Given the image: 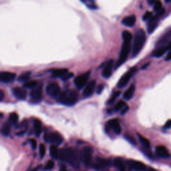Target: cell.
Here are the masks:
<instances>
[{
    "mask_svg": "<svg viewBox=\"0 0 171 171\" xmlns=\"http://www.w3.org/2000/svg\"><path fill=\"white\" fill-rule=\"evenodd\" d=\"M166 46H167V48H168L169 50H171V42H170L169 43V44H168Z\"/></svg>",
    "mask_w": 171,
    "mask_h": 171,
    "instance_id": "obj_49",
    "label": "cell"
},
{
    "mask_svg": "<svg viewBox=\"0 0 171 171\" xmlns=\"http://www.w3.org/2000/svg\"><path fill=\"white\" fill-rule=\"evenodd\" d=\"M135 85L132 84L125 91L123 94V98L127 100H129L131 98H132V97L134 94V92H135Z\"/></svg>",
    "mask_w": 171,
    "mask_h": 171,
    "instance_id": "obj_21",
    "label": "cell"
},
{
    "mask_svg": "<svg viewBox=\"0 0 171 171\" xmlns=\"http://www.w3.org/2000/svg\"><path fill=\"white\" fill-rule=\"evenodd\" d=\"M10 129H11V125L9 123H5L2 127V134L3 136H7L10 134Z\"/></svg>",
    "mask_w": 171,
    "mask_h": 171,
    "instance_id": "obj_27",
    "label": "cell"
},
{
    "mask_svg": "<svg viewBox=\"0 0 171 171\" xmlns=\"http://www.w3.org/2000/svg\"><path fill=\"white\" fill-rule=\"evenodd\" d=\"M50 156L54 158V159H56V160L59 159V150L56 145L53 144L50 146Z\"/></svg>",
    "mask_w": 171,
    "mask_h": 171,
    "instance_id": "obj_25",
    "label": "cell"
},
{
    "mask_svg": "<svg viewBox=\"0 0 171 171\" xmlns=\"http://www.w3.org/2000/svg\"><path fill=\"white\" fill-rule=\"evenodd\" d=\"M104 85L99 84L96 88V93L98 94H101L102 92L104 90Z\"/></svg>",
    "mask_w": 171,
    "mask_h": 171,
    "instance_id": "obj_41",
    "label": "cell"
},
{
    "mask_svg": "<svg viewBox=\"0 0 171 171\" xmlns=\"http://www.w3.org/2000/svg\"><path fill=\"white\" fill-rule=\"evenodd\" d=\"M34 130H35V136H39L42 132L41 122H40L38 119H35L34 122Z\"/></svg>",
    "mask_w": 171,
    "mask_h": 171,
    "instance_id": "obj_24",
    "label": "cell"
},
{
    "mask_svg": "<svg viewBox=\"0 0 171 171\" xmlns=\"http://www.w3.org/2000/svg\"><path fill=\"white\" fill-rule=\"evenodd\" d=\"M113 164L118 170L120 171H124L126 170V166L121 158H115L113 161Z\"/></svg>",
    "mask_w": 171,
    "mask_h": 171,
    "instance_id": "obj_22",
    "label": "cell"
},
{
    "mask_svg": "<svg viewBox=\"0 0 171 171\" xmlns=\"http://www.w3.org/2000/svg\"><path fill=\"white\" fill-rule=\"evenodd\" d=\"M23 133H24V132H18L17 133V135L18 136H21V135H23Z\"/></svg>",
    "mask_w": 171,
    "mask_h": 171,
    "instance_id": "obj_51",
    "label": "cell"
},
{
    "mask_svg": "<svg viewBox=\"0 0 171 171\" xmlns=\"http://www.w3.org/2000/svg\"><path fill=\"white\" fill-rule=\"evenodd\" d=\"M152 17V12L146 11L144 14V15H143V18H142V19H143L144 21H146V20H149Z\"/></svg>",
    "mask_w": 171,
    "mask_h": 171,
    "instance_id": "obj_40",
    "label": "cell"
},
{
    "mask_svg": "<svg viewBox=\"0 0 171 171\" xmlns=\"http://www.w3.org/2000/svg\"><path fill=\"white\" fill-rule=\"evenodd\" d=\"M126 105V103L123 100H120L119 102H118V103L115 106V108H114V110L115 111H120L122 108H123L124 106Z\"/></svg>",
    "mask_w": 171,
    "mask_h": 171,
    "instance_id": "obj_34",
    "label": "cell"
},
{
    "mask_svg": "<svg viewBox=\"0 0 171 171\" xmlns=\"http://www.w3.org/2000/svg\"><path fill=\"white\" fill-rule=\"evenodd\" d=\"M146 42V34L143 30H138L134 35L132 46V57H136L143 48Z\"/></svg>",
    "mask_w": 171,
    "mask_h": 171,
    "instance_id": "obj_4",
    "label": "cell"
},
{
    "mask_svg": "<svg viewBox=\"0 0 171 171\" xmlns=\"http://www.w3.org/2000/svg\"><path fill=\"white\" fill-rule=\"evenodd\" d=\"M68 70L66 68H60V69H54V70H52V76L55 77V78H61L63 75L68 72Z\"/></svg>",
    "mask_w": 171,
    "mask_h": 171,
    "instance_id": "obj_23",
    "label": "cell"
},
{
    "mask_svg": "<svg viewBox=\"0 0 171 171\" xmlns=\"http://www.w3.org/2000/svg\"><path fill=\"white\" fill-rule=\"evenodd\" d=\"M59 159L71 165L74 168H79L80 156H78L76 150L72 148L60 149L59 150Z\"/></svg>",
    "mask_w": 171,
    "mask_h": 171,
    "instance_id": "obj_1",
    "label": "cell"
},
{
    "mask_svg": "<svg viewBox=\"0 0 171 171\" xmlns=\"http://www.w3.org/2000/svg\"><path fill=\"white\" fill-rule=\"evenodd\" d=\"M171 128V120H169L166 121L164 126V128L165 129H170Z\"/></svg>",
    "mask_w": 171,
    "mask_h": 171,
    "instance_id": "obj_44",
    "label": "cell"
},
{
    "mask_svg": "<svg viewBox=\"0 0 171 171\" xmlns=\"http://www.w3.org/2000/svg\"><path fill=\"white\" fill-rule=\"evenodd\" d=\"M54 167V162H53L52 161H49L46 166H45V169L46 170H52Z\"/></svg>",
    "mask_w": 171,
    "mask_h": 171,
    "instance_id": "obj_39",
    "label": "cell"
},
{
    "mask_svg": "<svg viewBox=\"0 0 171 171\" xmlns=\"http://www.w3.org/2000/svg\"><path fill=\"white\" fill-rule=\"evenodd\" d=\"M127 163L128 166L130 169L134 170H144L146 169V166L144 164L141 162L129 160L127 162Z\"/></svg>",
    "mask_w": 171,
    "mask_h": 171,
    "instance_id": "obj_14",
    "label": "cell"
},
{
    "mask_svg": "<svg viewBox=\"0 0 171 171\" xmlns=\"http://www.w3.org/2000/svg\"><path fill=\"white\" fill-rule=\"evenodd\" d=\"M136 16L132 15L124 18L123 19V21H122V23H123V25H124L125 26L131 27L134 26V24L136 23Z\"/></svg>",
    "mask_w": 171,
    "mask_h": 171,
    "instance_id": "obj_20",
    "label": "cell"
},
{
    "mask_svg": "<svg viewBox=\"0 0 171 171\" xmlns=\"http://www.w3.org/2000/svg\"><path fill=\"white\" fill-rule=\"evenodd\" d=\"M136 67H133L129 71H128L126 74L122 77L117 84V87L119 88H123L128 84L129 81L132 78V76L136 72Z\"/></svg>",
    "mask_w": 171,
    "mask_h": 171,
    "instance_id": "obj_8",
    "label": "cell"
},
{
    "mask_svg": "<svg viewBox=\"0 0 171 171\" xmlns=\"http://www.w3.org/2000/svg\"><path fill=\"white\" fill-rule=\"evenodd\" d=\"M39 151H40V158L42 159V158L44 157L45 154H46V147H45L44 144H40Z\"/></svg>",
    "mask_w": 171,
    "mask_h": 171,
    "instance_id": "obj_36",
    "label": "cell"
},
{
    "mask_svg": "<svg viewBox=\"0 0 171 171\" xmlns=\"http://www.w3.org/2000/svg\"><path fill=\"white\" fill-rule=\"evenodd\" d=\"M165 10L162 9L160 11L158 12V14L152 16V17L149 19V22L148 23V26H147V30L149 34H152V32L155 30L158 26V19H159V18L161 16L164 14Z\"/></svg>",
    "mask_w": 171,
    "mask_h": 171,
    "instance_id": "obj_10",
    "label": "cell"
},
{
    "mask_svg": "<svg viewBox=\"0 0 171 171\" xmlns=\"http://www.w3.org/2000/svg\"><path fill=\"white\" fill-rule=\"evenodd\" d=\"M128 110H129V106H128V105L126 104L124 106L123 108H122V110H121V115H125V114L128 111Z\"/></svg>",
    "mask_w": 171,
    "mask_h": 171,
    "instance_id": "obj_43",
    "label": "cell"
},
{
    "mask_svg": "<svg viewBox=\"0 0 171 171\" xmlns=\"http://www.w3.org/2000/svg\"><path fill=\"white\" fill-rule=\"evenodd\" d=\"M113 65H114V61L112 60H110L106 62V64L104 65L102 72V76L104 78L107 79L111 76Z\"/></svg>",
    "mask_w": 171,
    "mask_h": 171,
    "instance_id": "obj_13",
    "label": "cell"
},
{
    "mask_svg": "<svg viewBox=\"0 0 171 171\" xmlns=\"http://www.w3.org/2000/svg\"><path fill=\"white\" fill-rule=\"evenodd\" d=\"M92 148L90 146H85L80 153V160L82 161L84 165L86 167L92 165Z\"/></svg>",
    "mask_w": 171,
    "mask_h": 171,
    "instance_id": "obj_5",
    "label": "cell"
},
{
    "mask_svg": "<svg viewBox=\"0 0 171 171\" xmlns=\"http://www.w3.org/2000/svg\"><path fill=\"white\" fill-rule=\"evenodd\" d=\"M91 72L88 71L84 73L83 74L77 76L74 80V84L78 89H82L88 82V80L90 76Z\"/></svg>",
    "mask_w": 171,
    "mask_h": 171,
    "instance_id": "obj_12",
    "label": "cell"
},
{
    "mask_svg": "<svg viewBox=\"0 0 171 171\" xmlns=\"http://www.w3.org/2000/svg\"><path fill=\"white\" fill-rule=\"evenodd\" d=\"M124 138H125L126 140H127V141H128L130 143L132 144V145H136V142L135 139H134V138L132 136L127 134V135H124Z\"/></svg>",
    "mask_w": 171,
    "mask_h": 171,
    "instance_id": "obj_38",
    "label": "cell"
},
{
    "mask_svg": "<svg viewBox=\"0 0 171 171\" xmlns=\"http://www.w3.org/2000/svg\"><path fill=\"white\" fill-rule=\"evenodd\" d=\"M44 140L48 143L60 146L64 142V138L58 132H50L44 134Z\"/></svg>",
    "mask_w": 171,
    "mask_h": 171,
    "instance_id": "obj_6",
    "label": "cell"
},
{
    "mask_svg": "<svg viewBox=\"0 0 171 171\" xmlns=\"http://www.w3.org/2000/svg\"><path fill=\"white\" fill-rule=\"evenodd\" d=\"M165 1H166V2H170V0H165Z\"/></svg>",
    "mask_w": 171,
    "mask_h": 171,
    "instance_id": "obj_52",
    "label": "cell"
},
{
    "mask_svg": "<svg viewBox=\"0 0 171 171\" xmlns=\"http://www.w3.org/2000/svg\"><path fill=\"white\" fill-rule=\"evenodd\" d=\"M60 170H66V166H65L64 165H61V166H60Z\"/></svg>",
    "mask_w": 171,
    "mask_h": 171,
    "instance_id": "obj_48",
    "label": "cell"
},
{
    "mask_svg": "<svg viewBox=\"0 0 171 171\" xmlns=\"http://www.w3.org/2000/svg\"><path fill=\"white\" fill-rule=\"evenodd\" d=\"M73 76H74V74H73V73L68 72L64 75H63L62 77H61L60 78L62 79V80H64V81H67L69 79H70L71 78H72Z\"/></svg>",
    "mask_w": 171,
    "mask_h": 171,
    "instance_id": "obj_37",
    "label": "cell"
},
{
    "mask_svg": "<svg viewBox=\"0 0 171 171\" xmlns=\"http://www.w3.org/2000/svg\"><path fill=\"white\" fill-rule=\"evenodd\" d=\"M120 94V91H117L116 92H115L112 94V96L111 97V98H110L108 101V104H112V103H114L115 102V100L117 99V98H119V96Z\"/></svg>",
    "mask_w": 171,
    "mask_h": 171,
    "instance_id": "obj_32",
    "label": "cell"
},
{
    "mask_svg": "<svg viewBox=\"0 0 171 171\" xmlns=\"http://www.w3.org/2000/svg\"><path fill=\"white\" fill-rule=\"evenodd\" d=\"M107 124L108 127L111 128L116 134H120L122 132V128L119 124V122L117 119H112L109 120Z\"/></svg>",
    "mask_w": 171,
    "mask_h": 171,
    "instance_id": "obj_18",
    "label": "cell"
},
{
    "mask_svg": "<svg viewBox=\"0 0 171 171\" xmlns=\"http://www.w3.org/2000/svg\"><path fill=\"white\" fill-rule=\"evenodd\" d=\"M38 85V82L35 80H31L29 81V82H27L23 84V87L26 88H33L36 86Z\"/></svg>",
    "mask_w": 171,
    "mask_h": 171,
    "instance_id": "obj_33",
    "label": "cell"
},
{
    "mask_svg": "<svg viewBox=\"0 0 171 171\" xmlns=\"http://www.w3.org/2000/svg\"><path fill=\"white\" fill-rule=\"evenodd\" d=\"M156 154L162 158H168L170 157V153L165 146L159 145L156 147Z\"/></svg>",
    "mask_w": 171,
    "mask_h": 171,
    "instance_id": "obj_19",
    "label": "cell"
},
{
    "mask_svg": "<svg viewBox=\"0 0 171 171\" xmlns=\"http://www.w3.org/2000/svg\"><path fill=\"white\" fill-rule=\"evenodd\" d=\"M30 142L31 146V148L33 150H35L36 148H37V141H36L35 139H31Z\"/></svg>",
    "mask_w": 171,
    "mask_h": 171,
    "instance_id": "obj_42",
    "label": "cell"
},
{
    "mask_svg": "<svg viewBox=\"0 0 171 171\" xmlns=\"http://www.w3.org/2000/svg\"><path fill=\"white\" fill-rule=\"evenodd\" d=\"M30 75H31V72H24V73H23V74H22L21 75H20L18 77V80L19 81V82H26V81L28 80V79L30 78Z\"/></svg>",
    "mask_w": 171,
    "mask_h": 171,
    "instance_id": "obj_30",
    "label": "cell"
},
{
    "mask_svg": "<svg viewBox=\"0 0 171 171\" xmlns=\"http://www.w3.org/2000/svg\"><path fill=\"white\" fill-rule=\"evenodd\" d=\"M147 1L149 5H153V4L155 3L157 0H147Z\"/></svg>",
    "mask_w": 171,
    "mask_h": 171,
    "instance_id": "obj_47",
    "label": "cell"
},
{
    "mask_svg": "<svg viewBox=\"0 0 171 171\" xmlns=\"http://www.w3.org/2000/svg\"><path fill=\"white\" fill-rule=\"evenodd\" d=\"M16 74L9 72H2L0 73V80L3 83H10L13 82L15 78Z\"/></svg>",
    "mask_w": 171,
    "mask_h": 171,
    "instance_id": "obj_15",
    "label": "cell"
},
{
    "mask_svg": "<svg viewBox=\"0 0 171 171\" xmlns=\"http://www.w3.org/2000/svg\"><path fill=\"white\" fill-rule=\"evenodd\" d=\"M96 82L95 80H92L90 82L86 88H84V91L82 92V95L85 98H88L90 96H91L94 92V90L96 88Z\"/></svg>",
    "mask_w": 171,
    "mask_h": 171,
    "instance_id": "obj_16",
    "label": "cell"
},
{
    "mask_svg": "<svg viewBox=\"0 0 171 171\" xmlns=\"http://www.w3.org/2000/svg\"><path fill=\"white\" fill-rule=\"evenodd\" d=\"M18 119H19V116L17 113L12 112L10 114V117H9V120L12 124H17Z\"/></svg>",
    "mask_w": 171,
    "mask_h": 171,
    "instance_id": "obj_31",
    "label": "cell"
},
{
    "mask_svg": "<svg viewBox=\"0 0 171 171\" xmlns=\"http://www.w3.org/2000/svg\"><path fill=\"white\" fill-rule=\"evenodd\" d=\"M46 91L48 95L54 98H58L62 92L60 86L57 83L49 84L46 88Z\"/></svg>",
    "mask_w": 171,
    "mask_h": 171,
    "instance_id": "obj_11",
    "label": "cell"
},
{
    "mask_svg": "<svg viewBox=\"0 0 171 171\" xmlns=\"http://www.w3.org/2000/svg\"><path fill=\"white\" fill-rule=\"evenodd\" d=\"M58 102L67 106H72L76 104L78 101V94L72 90L61 92L58 98Z\"/></svg>",
    "mask_w": 171,
    "mask_h": 171,
    "instance_id": "obj_3",
    "label": "cell"
},
{
    "mask_svg": "<svg viewBox=\"0 0 171 171\" xmlns=\"http://www.w3.org/2000/svg\"><path fill=\"white\" fill-rule=\"evenodd\" d=\"M91 165L95 170H103L111 166L112 162L107 158L96 157L94 161L92 162Z\"/></svg>",
    "mask_w": 171,
    "mask_h": 171,
    "instance_id": "obj_7",
    "label": "cell"
},
{
    "mask_svg": "<svg viewBox=\"0 0 171 171\" xmlns=\"http://www.w3.org/2000/svg\"><path fill=\"white\" fill-rule=\"evenodd\" d=\"M12 93L14 96L19 100H24L26 99L27 96V92L25 89L16 87L12 89Z\"/></svg>",
    "mask_w": 171,
    "mask_h": 171,
    "instance_id": "obj_17",
    "label": "cell"
},
{
    "mask_svg": "<svg viewBox=\"0 0 171 171\" xmlns=\"http://www.w3.org/2000/svg\"><path fill=\"white\" fill-rule=\"evenodd\" d=\"M123 38L124 43L122 46L119 58L116 64L115 69L119 68L121 65H123L127 61L130 52V49H131L130 48V42H131L132 39V34L128 31H124L123 32Z\"/></svg>",
    "mask_w": 171,
    "mask_h": 171,
    "instance_id": "obj_2",
    "label": "cell"
},
{
    "mask_svg": "<svg viewBox=\"0 0 171 171\" xmlns=\"http://www.w3.org/2000/svg\"><path fill=\"white\" fill-rule=\"evenodd\" d=\"M42 84L37 85L32 88L30 92V100L33 103H39L42 99Z\"/></svg>",
    "mask_w": 171,
    "mask_h": 171,
    "instance_id": "obj_9",
    "label": "cell"
},
{
    "mask_svg": "<svg viewBox=\"0 0 171 171\" xmlns=\"http://www.w3.org/2000/svg\"><path fill=\"white\" fill-rule=\"evenodd\" d=\"M165 60H166V61H169V60H171V50L169 51V54H167V56H166Z\"/></svg>",
    "mask_w": 171,
    "mask_h": 171,
    "instance_id": "obj_45",
    "label": "cell"
},
{
    "mask_svg": "<svg viewBox=\"0 0 171 171\" xmlns=\"http://www.w3.org/2000/svg\"><path fill=\"white\" fill-rule=\"evenodd\" d=\"M4 98V93L3 90H0V101H3Z\"/></svg>",
    "mask_w": 171,
    "mask_h": 171,
    "instance_id": "obj_46",
    "label": "cell"
},
{
    "mask_svg": "<svg viewBox=\"0 0 171 171\" xmlns=\"http://www.w3.org/2000/svg\"><path fill=\"white\" fill-rule=\"evenodd\" d=\"M162 9V3L159 0H157V1L155 2V3L154 4V10L155 11L158 12L160 11Z\"/></svg>",
    "mask_w": 171,
    "mask_h": 171,
    "instance_id": "obj_35",
    "label": "cell"
},
{
    "mask_svg": "<svg viewBox=\"0 0 171 171\" xmlns=\"http://www.w3.org/2000/svg\"><path fill=\"white\" fill-rule=\"evenodd\" d=\"M138 139H139L140 143L143 145L144 147L150 148V141L147 139V138L144 137L143 136H142L140 134H138Z\"/></svg>",
    "mask_w": 171,
    "mask_h": 171,
    "instance_id": "obj_29",
    "label": "cell"
},
{
    "mask_svg": "<svg viewBox=\"0 0 171 171\" xmlns=\"http://www.w3.org/2000/svg\"><path fill=\"white\" fill-rule=\"evenodd\" d=\"M169 50L167 46H163L161 47L160 48L157 49L155 51L153 52V56L154 57H156V58H161V56H163L165 53L167 52V50Z\"/></svg>",
    "mask_w": 171,
    "mask_h": 171,
    "instance_id": "obj_26",
    "label": "cell"
},
{
    "mask_svg": "<svg viewBox=\"0 0 171 171\" xmlns=\"http://www.w3.org/2000/svg\"><path fill=\"white\" fill-rule=\"evenodd\" d=\"M81 2H83L86 6L91 10H96L97 6L95 3V0H81Z\"/></svg>",
    "mask_w": 171,
    "mask_h": 171,
    "instance_id": "obj_28",
    "label": "cell"
},
{
    "mask_svg": "<svg viewBox=\"0 0 171 171\" xmlns=\"http://www.w3.org/2000/svg\"><path fill=\"white\" fill-rule=\"evenodd\" d=\"M149 63L148 64H146V65H145V66H144L143 67H142V70H144V69H146V67H148V66H149Z\"/></svg>",
    "mask_w": 171,
    "mask_h": 171,
    "instance_id": "obj_50",
    "label": "cell"
}]
</instances>
